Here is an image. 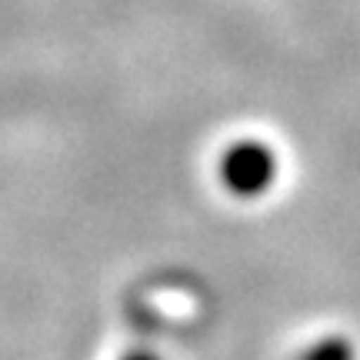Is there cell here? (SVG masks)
Segmentation results:
<instances>
[{"mask_svg":"<svg viewBox=\"0 0 360 360\" xmlns=\"http://www.w3.org/2000/svg\"><path fill=\"white\" fill-rule=\"evenodd\" d=\"M274 174H277L274 154H270V147L257 141L233 143V150L224 157V180L237 193H247V197L267 191L274 184Z\"/></svg>","mask_w":360,"mask_h":360,"instance_id":"6da1fadb","label":"cell"},{"mask_svg":"<svg viewBox=\"0 0 360 360\" xmlns=\"http://www.w3.org/2000/svg\"><path fill=\"white\" fill-rule=\"evenodd\" d=\"M310 360H350V347L340 344V340H330V344H323V347L314 350Z\"/></svg>","mask_w":360,"mask_h":360,"instance_id":"7a4b0ae2","label":"cell"},{"mask_svg":"<svg viewBox=\"0 0 360 360\" xmlns=\"http://www.w3.org/2000/svg\"><path fill=\"white\" fill-rule=\"evenodd\" d=\"M127 360H154V357H147V354H141V357H127Z\"/></svg>","mask_w":360,"mask_h":360,"instance_id":"3957f363","label":"cell"}]
</instances>
